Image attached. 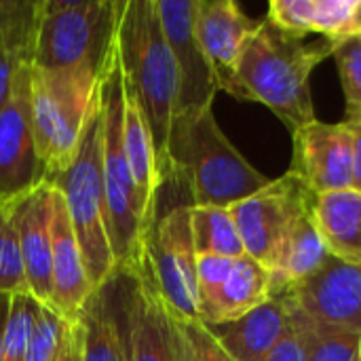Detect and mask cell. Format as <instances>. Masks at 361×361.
<instances>
[{
    "label": "cell",
    "instance_id": "1f68e13d",
    "mask_svg": "<svg viewBox=\"0 0 361 361\" xmlns=\"http://www.w3.org/2000/svg\"><path fill=\"white\" fill-rule=\"evenodd\" d=\"M309 315L305 309L296 305L290 294V319L288 326L277 341V345L269 351L262 361H307V347H309V330H307Z\"/></svg>",
    "mask_w": 361,
    "mask_h": 361
},
{
    "label": "cell",
    "instance_id": "7a4b0ae2",
    "mask_svg": "<svg viewBox=\"0 0 361 361\" xmlns=\"http://www.w3.org/2000/svg\"><path fill=\"white\" fill-rule=\"evenodd\" d=\"M167 178L188 188L195 207H233L269 184L220 129L214 108L173 116L163 184Z\"/></svg>",
    "mask_w": 361,
    "mask_h": 361
},
{
    "label": "cell",
    "instance_id": "7c38bea8",
    "mask_svg": "<svg viewBox=\"0 0 361 361\" xmlns=\"http://www.w3.org/2000/svg\"><path fill=\"white\" fill-rule=\"evenodd\" d=\"M178 70L176 116L214 108L218 80L195 32L197 0H154Z\"/></svg>",
    "mask_w": 361,
    "mask_h": 361
},
{
    "label": "cell",
    "instance_id": "9a60e30c",
    "mask_svg": "<svg viewBox=\"0 0 361 361\" xmlns=\"http://www.w3.org/2000/svg\"><path fill=\"white\" fill-rule=\"evenodd\" d=\"M51 311L63 322H76L85 302L95 292L82 260L74 226L68 216V207L57 188H53V214H51Z\"/></svg>",
    "mask_w": 361,
    "mask_h": 361
},
{
    "label": "cell",
    "instance_id": "e575fe53",
    "mask_svg": "<svg viewBox=\"0 0 361 361\" xmlns=\"http://www.w3.org/2000/svg\"><path fill=\"white\" fill-rule=\"evenodd\" d=\"M53 361H80V328H78V322H68L59 353Z\"/></svg>",
    "mask_w": 361,
    "mask_h": 361
},
{
    "label": "cell",
    "instance_id": "4316f807",
    "mask_svg": "<svg viewBox=\"0 0 361 361\" xmlns=\"http://www.w3.org/2000/svg\"><path fill=\"white\" fill-rule=\"evenodd\" d=\"M309 315V313H307ZM307 361H361V332L309 315Z\"/></svg>",
    "mask_w": 361,
    "mask_h": 361
},
{
    "label": "cell",
    "instance_id": "3957f363",
    "mask_svg": "<svg viewBox=\"0 0 361 361\" xmlns=\"http://www.w3.org/2000/svg\"><path fill=\"white\" fill-rule=\"evenodd\" d=\"M116 47L121 74L144 114L165 178V150L178 106V70L154 0L118 2Z\"/></svg>",
    "mask_w": 361,
    "mask_h": 361
},
{
    "label": "cell",
    "instance_id": "836d02e7",
    "mask_svg": "<svg viewBox=\"0 0 361 361\" xmlns=\"http://www.w3.org/2000/svg\"><path fill=\"white\" fill-rule=\"evenodd\" d=\"M237 258H224V256H197V292L199 302L207 300L218 292V288L228 277L233 262Z\"/></svg>",
    "mask_w": 361,
    "mask_h": 361
},
{
    "label": "cell",
    "instance_id": "484cf974",
    "mask_svg": "<svg viewBox=\"0 0 361 361\" xmlns=\"http://www.w3.org/2000/svg\"><path fill=\"white\" fill-rule=\"evenodd\" d=\"M190 228L197 256H245L231 207H195L190 205Z\"/></svg>",
    "mask_w": 361,
    "mask_h": 361
},
{
    "label": "cell",
    "instance_id": "52a82bcc",
    "mask_svg": "<svg viewBox=\"0 0 361 361\" xmlns=\"http://www.w3.org/2000/svg\"><path fill=\"white\" fill-rule=\"evenodd\" d=\"M102 178L108 239L118 275L133 264L144 235L140 201L123 142V76L118 59L102 89Z\"/></svg>",
    "mask_w": 361,
    "mask_h": 361
},
{
    "label": "cell",
    "instance_id": "8fae6325",
    "mask_svg": "<svg viewBox=\"0 0 361 361\" xmlns=\"http://www.w3.org/2000/svg\"><path fill=\"white\" fill-rule=\"evenodd\" d=\"M47 182L30 121V61L0 110V203H15Z\"/></svg>",
    "mask_w": 361,
    "mask_h": 361
},
{
    "label": "cell",
    "instance_id": "d6a6232c",
    "mask_svg": "<svg viewBox=\"0 0 361 361\" xmlns=\"http://www.w3.org/2000/svg\"><path fill=\"white\" fill-rule=\"evenodd\" d=\"M173 322L178 324L182 334L186 336L190 349L195 351L199 361H235L205 324H201V322H180V319H173Z\"/></svg>",
    "mask_w": 361,
    "mask_h": 361
},
{
    "label": "cell",
    "instance_id": "ba28073f",
    "mask_svg": "<svg viewBox=\"0 0 361 361\" xmlns=\"http://www.w3.org/2000/svg\"><path fill=\"white\" fill-rule=\"evenodd\" d=\"M131 267L146 275L173 319L199 322L197 250L190 228V203L176 205L154 218L142 235Z\"/></svg>",
    "mask_w": 361,
    "mask_h": 361
},
{
    "label": "cell",
    "instance_id": "d6986e66",
    "mask_svg": "<svg viewBox=\"0 0 361 361\" xmlns=\"http://www.w3.org/2000/svg\"><path fill=\"white\" fill-rule=\"evenodd\" d=\"M311 209L313 205L292 220L267 267L271 279V296L294 292L328 260V250L313 222Z\"/></svg>",
    "mask_w": 361,
    "mask_h": 361
},
{
    "label": "cell",
    "instance_id": "83f0119b",
    "mask_svg": "<svg viewBox=\"0 0 361 361\" xmlns=\"http://www.w3.org/2000/svg\"><path fill=\"white\" fill-rule=\"evenodd\" d=\"M15 203H0V294H27L13 222Z\"/></svg>",
    "mask_w": 361,
    "mask_h": 361
},
{
    "label": "cell",
    "instance_id": "5bb4252c",
    "mask_svg": "<svg viewBox=\"0 0 361 361\" xmlns=\"http://www.w3.org/2000/svg\"><path fill=\"white\" fill-rule=\"evenodd\" d=\"M51 214L53 186L38 184L32 192L13 205V222L19 241L21 267L25 275L27 294L51 309Z\"/></svg>",
    "mask_w": 361,
    "mask_h": 361
},
{
    "label": "cell",
    "instance_id": "44dd1931",
    "mask_svg": "<svg viewBox=\"0 0 361 361\" xmlns=\"http://www.w3.org/2000/svg\"><path fill=\"white\" fill-rule=\"evenodd\" d=\"M288 319L290 294H279L231 324L207 328L235 361H262L281 338Z\"/></svg>",
    "mask_w": 361,
    "mask_h": 361
},
{
    "label": "cell",
    "instance_id": "4fadbf2b",
    "mask_svg": "<svg viewBox=\"0 0 361 361\" xmlns=\"http://www.w3.org/2000/svg\"><path fill=\"white\" fill-rule=\"evenodd\" d=\"M288 173L313 195L347 190L353 184V140L347 121L319 118L292 131V163Z\"/></svg>",
    "mask_w": 361,
    "mask_h": 361
},
{
    "label": "cell",
    "instance_id": "74e56055",
    "mask_svg": "<svg viewBox=\"0 0 361 361\" xmlns=\"http://www.w3.org/2000/svg\"><path fill=\"white\" fill-rule=\"evenodd\" d=\"M8 305H11V294H0V360H2V345H4V332L8 319Z\"/></svg>",
    "mask_w": 361,
    "mask_h": 361
},
{
    "label": "cell",
    "instance_id": "603a6c76",
    "mask_svg": "<svg viewBox=\"0 0 361 361\" xmlns=\"http://www.w3.org/2000/svg\"><path fill=\"white\" fill-rule=\"evenodd\" d=\"M313 222L330 258L361 267V192L355 188L315 195Z\"/></svg>",
    "mask_w": 361,
    "mask_h": 361
},
{
    "label": "cell",
    "instance_id": "8992f818",
    "mask_svg": "<svg viewBox=\"0 0 361 361\" xmlns=\"http://www.w3.org/2000/svg\"><path fill=\"white\" fill-rule=\"evenodd\" d=\"M47 182L57 188L66 201L93 290L104 288L116 277V262L106 226V195L102 178V102L85 129L82 142L70 167Z\"/></svg>",
    "mask_w": 361,
    "mask_h": 361
},
{
    "label": "cell",
    "instance_id": "30bf717a",
    "mask_svg": "<svg viewBox=\"0 0 361 361\" xmlns=\"http://www.w3.org/2000/svg\"><path fill=\"white\" fill-rule=\"evenodd\" d=\"M315 195L292 173L269 180L252 197L231 207L245 256L269 267L292 220L313 205Z\"/></svg>",
    "mask_w": 361,
    "mask_h": 361
},
{
    "label": "cell",
    "instance_id": "277c9868",
    "mask_svg": "<svg viewBox=\"0 0 361 361\" xmlns=\"http://www.w3.org/2000/svg\"><path fill=\"white\" fill-rule=\"evenodd\" d=\"M118 0L34 2L30 63L82 70L106 80L118 59Z\"/></svg>",
    "mask_w": 361,
    "mask_h": 361
},
{
    "label": "cell",
    "instance_id": "4dcf8cb0",
    "mask_svg": "<svg viewBox=\"0 0 361 361\" xmlns=\"http://www.w3.org/2000/svg\"><path fill=\"white\" fill-rule=\"evenodd\" d=\"M332 57L336 59L345 99L347 114L361 112V34H353L347 40L334 44Z\"/></svg>",
    "mask_w": 361,
    "mask_h": 361
},
{
    "label": "cell",
    "instance_id": "d4e9b609",
    "mask_svg": "<svg viewBox=\"0 0 361 361\" xmlns=\"http://www.w3.org/2000/svg\"><path fill=\"white\" fill-rule=\"evenodd\" d=\"M34 2L0 0V110L19 70L30 61Z\"/></svg>",
    "mask_w": 361,
    "mask_h": 361
},
{
    "label": "cell",
    "instance_id": "ffe728a7",
    "mask_svg": "<svg viewBox=\"0 0 361 361\" xmlns=\"http://www.w3.org/2000/svg\"><path fill=\"white\" fill-rule=\"evenodd\" d=\"M123 142H125V154L140 201L142 226L146 233V228L157 218V201H159V190L163 186V176L159 169V159H157L150 129L125 78H123Z\"/></svg>",
    "mask_w": 361,
    "mask_h": 361
},
{
    "label": "cell",
    "instance_id": "9c48e42d",
    "mask_svg": "<svg viewBox=\"0 0 361 361\" xmlns=\"http://www.w3.org/2000/svg\"><path fill=\"white\" fill-rule=\"evenodd\" d=\"M116 277L123 279V290L112 309L121 328L125 361H176L173 319L152 283L135 267Z\"/></svg>",
    "mask_w": 361,
    "mask_h": 361
},
{
    "label": "cell",
    "instance_id": "6da1fadb",
    "mask_svg": "<svg viewBox=\"0 0 361 361\" xmlns=\"http://www.w3.org/2000/svg\"><path fill=\"white\" fill-rule=\"evenodd\" d=\"M332 51V42L307 44L264 17L245 40L224 93L267 106L290 131H296L317 118L311 74Z\"/></svg>",
    "mask_w": 361,
    "mask_h": 361
},
{
    "label": "cell",
    "instance_id": "8d00e7d4",
    "mask_svg": "<svg viewBox=\"0 0 361 361\" xmlns=\"http://www.w3.org/2000/svg\"><path fill=\"white\" fill-rule=\"evenodd\" d=\"M173 319V317H171ZM173 330H176V361H199L195 351L190 349L186 336L182 334V330L178 328V324L173 322Z\"/></svg>",
    "mask_w": 361,
    "mask_h": 361
},
{
    "label": "cell",
    "instance_id": "cb8c5ba5",
    "mask_svg": "<svg viewBox=\"0 0 361 361\" xmlns=\"http://www.w3.org/2000/svg\"><path fill=\"white\" fill-rule=\"evenodd\" d=\"M80 361H125L121 328L108 286L95 290L78 315Z\"/></svg>",
    "mask_w": 361,
    "mask_h": 361
},
{
    "label": "cell",
    "instance_id": "5b68a950",
    "mask_svg": "<svg viewBox=\"0 0 361 361\" xmlns=\"http://www.w3.org/2000/svg\"><path fill=\"white\" fill-rule=\"evenodd\" d=\"M104 80L82 70L30 63V121L47 180L74 161L85 129L99 108Z\"/></svg>",
    "mask_w": 361,
    "mask_h": 361
},
{
    "label": "cell",
    "instance_id": "7402d4cb",
    "mask_svg": "<svg viewBox=\"0 0 361 361\" xmlns=\"http://www.w3.org/2000/svg\"><path fill=\"white\" fill-rule=\"evenodd\" d=\"M271 298V279L267 267L250 256L233 262V269L214 296L199 302V322L205 326L231 324Z\"/></svg>",
    "mask_w": 361,
    "mask_h": 361
},
{
    "label": "cell",
    "instance_id": "f1b7e54d",
    "mask_svg": "<svg viewBox=\"0 0 361 361\" xmlns=\"http://www.w3.org/2000/svg\"><path fill=\"white\" fill-rule=\"evenodd\" d=\"M40 302H36L30 294H11L8 305V319L2 345V360L0 361H25L30 332L34 324V315Z\"/></svg>",
    "mask_w": 361,
    "mask_h": 361
},
{
    "label": "cell",
    "instance_id": "ac0fdd59",
    "mask_svg": "<svg viewBox=\"0 0 361 361\" xmlns=\"http://www.w3.org/2000/svg\"><path fill=\"white\" fill-rule=\"evenodd\" d=\"M267 19L298 38L315 32L338 44L361 30V0H273Z\"/></svg>",
    "mask_w": 361,
    "mask_h": 361
},
{
    "label": "cell",
    "instance_id": "d590c367",
    "mask_svg": "<svg viewBox=\"0 0 361 361\" xmlns=\"http://www.w3.org/2000/svg\"><path fill=\"white\" fill-rule=\"evenodd\" d=\"M351 129L353 140V184L351 188L361 192V118H345Z\"/></svg>",
    "mask_w": 361,
    "mask_h": 361
},
{
    "label": "cell",
    "instance_id": "f35d334b",
    "mask_svg": "<svg viewBox=\"0 0 361 361\" xmlns=\"http://www.w3.org/2000/svg\"><path fill=\"white\" fill-rule=\"evenodd\" d=\"M347 118H361V112H353V114H347Z\"/></svg>",
    "mask_w": 361,
    "mask_h": 361
},
{
    "label": "cell",
    "instance_id": "e0dca14e",
    "mask_svg": "<svg viewBox=\"0 0 361 361\" xmlns=\"http://www.w3.org/2000/svg\"><path fill=\"white\" fill-rule=\"evenodd\" d=\"M256 23L233 0H197L195 32L214 68L220 91H226Z\"/></svg>",
    "mask_w": 361,
    "mask_h": 361
},
{
    "label": "cell",
    "instance_id": "f546056e",
    "mask_svg": "<svg viewBox=\"0 0 361 361\" xmlns=\"http://www.w3.org/2000/svg\"><path fill=\"white\" fill-rule=\"evenodd\" d=\"M68 322H63L55 311L49 307L38 305L32 332H30V343H27V355L25 361H53L59 353L63 332H66Z\"/></svg>",
    "mask_w": 361,
    "mask_h": 361
},
{
    "label": "cell",
    "instance_id": "ab89813d",
    "mask_svg": "<svg viewBox=\"0 0 361 361\" xmlns=\"http://www.w3.org/2000/svg\"><path fill=\"white\" fill-rule=\"evenodd\" d=\"M360 34H361V30H360Z\"/></svg>",
    "mask_w": 361,
    "mask_h": 361
},
{
    "label": "cell",
    "instance_id": "2e32d148",
    "mask_svg": "<svg viewBox=\"0 0 361 361\" xmlns=\"http://www.w3.org/2000/svg\"><path fill=\"white\" fill-rule=\"evenodd\" d=\"M292 294L309 315L361 332V267L330 258Z\"/></svg>",
    "mask_w": 361,
    "mask_h": 361
}]
</instances>
